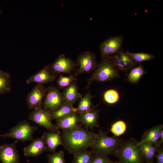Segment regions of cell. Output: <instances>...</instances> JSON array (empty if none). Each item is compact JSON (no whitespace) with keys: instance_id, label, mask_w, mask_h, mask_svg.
I'll return each instance as SVG.
<instances>
[{"instance_id":"e575fe53","label":"cell","mask_w":163,"mask_h":163,"mask_svg":"<svg viewBox=\"0 0 163 163\" xmlns=\"http://www.w3.org/2000/svg\"><path fill=\"white\" fill-rule=\"evenodd\" d=\"M110 163H121L119 161H112Z\"/></svg>"},{"instance_id":"5b68a950","label":"cell","mask_w":163,"mask_h":163,"mask_svg":"<svg viewBox=\"0 0 163 163\" xmlns=\"http://www.w3.org/2000/svg\"><path fill=\"white\" fill-rule=\"evenodd\" d=\"M37 129L38 127L32 126L27 121L23 120L11 128L9 132L0 134V137L12 138L22 142L32 140L33 135Z\"/></svg>"},{"instance_id":"1f68e13d","label":"cell","mask_w":163,"mask_h":163,"mask_svg":"<svg viewBox=\"0 0 163 163\" xmlns=\"http://www.w3.org/2000/svg\"><path fill=\"white\" fill-rule=\"evenodd\" d=\"M111 161L108 155L94 153L90 163H110Z\"/></svg>"},{"instance_id":"ac0fdd59","label":"cell","mask_w":163,"mask_h":163,"mask_svg":"<svg viewBox=\"0 0 163 163\" xmlns=\"http://www.w3.org/2000/svg\"><path fill=\"white\" fill-rule=\"evenodd\" d=\"M62 93L64 102L72 105L82 97L78 91L76 80L74 81L65 88Z\"/></svg>"},{"instance_id":"836d02e7","label":"cell","mask_w":163,"mask_h":163,"mask_svg":"<svg viewBox=\"0 0 163 163\" xmlns=\"http://www.w3.org/2000/svg\"><path fill=\"white\" fill-rule=\"evenodd\" d=\"M163 143V129H162L160 135V138L158 143V144L157 145V147L158 148L159 147H160L162 146V145Z\"/></svg>"},{"instance_id":"9c48e42d","label":"cell","mask_w":163,"mask_h":163,"mask_svg":"<svg viewBox=\"0 0 163 163\" xmlns=\"http://www.w3.org/2000/svg\"><path fill=\"white\" fill-rule=\"evenodd\" d=\"M124 41V38L121 35L110 37L102 42L99 46L101 56L113 55L119 52Z\"/></svg>"},{"instance_id":"7402d4cb","label":"cell","mask_w":163,"mask_h":163,"mask_svg":"<svg viewBox=\"0 0 163 163\" xmlns=\"http://www.w3.org/2000/svg\"><path fill=\"white\" fill-rule=\"evenodd\" d=\"M76 108L73 105L64 103L56 110L51 112L52 120H58L76 113Z\"/></svg>"},{"instance_id":"2e32d148","label":"cell","mask_w":163,"mask_h":163,"mask_svg":"<svg viewBox=\"0 0 163 163\" xmlns=\"http://www.w3.org/2000/svg\"><path fill=\"white\" fill-rule=\"evenodd\" d=\"M56 120V123L55 125L56 130L59 129L63 130H72L78 126V124L81 122L79 116L76 113Z\"/></svg>"},{"instance_id":"6da1fadb","label":"cell","mask_w":163,"mask_h":163,"mask_svg":"<svg viewBox=\"0 0 163 163\" xmlns=\"http://www.w3.org/2000/svg\"><path fill=\"white\" fill-rule=\"evenodd\" d=\"M96 134L79 126L71 130H63L62 144L69 153L74 155L90 147Z\"/></svg>"},{"instance_id":"30bf717a","label":"cell","mask_w":163,"mask_h":163,"mask_svg":"<svg viewBox=\"0 0 163 163\" xmlns=\"http://www.w3.org/2000/svg\"><path fill=\"white\" fill-rule=\"evenodd\" d=\"M51 71L54 74H69L76 67L75 62L66 57L64 54L59 55L52 64L49 65Z\"/></svg>"},{"instance_id":"ffe728a7","label":"cell","mask_w":163,"mask_h":163,"mask_svg":"<svg viewBox=\"0 0 163 163\" xmlns=\"http://www.w3.org/2000/svg\"><path fill=\"white\" fill-rule=\"evenodd\" d=\"M162 129L163 125L160 124L153 127L145 133L142 138L141 140L139 142L150 143L157 147Z\"/></svg>"},{"instance_id":"f1b7e54d","label":"cell","mask_w":163,"mask_h":163,"mask_svg":"<svg viewBox=\"0 0 163 163\" xmlns=\"http://www.w3.org/2000/svg\"><path fill=\"white\" fill-rule=\"evenodd\" d=\"M126 129L125 123L123 120H119L115 122L111 126V132L116 136H118L124 134Z\"/></svg>"},{"instance_id":"9a60e30c","label":"cell","mask_w":163,"mask_h":163,"mask_svg":"<svg viewBox=\"0 0 163 163\" xmlns=\"http://www.w3.org/2000/svg\"><path fill=\"white\" fill-rule=\"evenodd\" d=\"M47 148L45 142L42 137L33 140L24 149V156L26 157H36L42 154Z\"/></svg>"},{"instance_id":"83f0119b","label":"cell","mask_w":163,"mask_h":163,"mask_svg":"<svg viewBox=\"0 0 163 163\" xmlns=\"http://www.w3.org/2000/svg\"><path fill=\"white\" fill-rule=\"evenodd\" d=\"M103 97L106 103L109 104H113L118 101L120 95L117 91L111 89L106 91L104 93Z\"/></svg>"},{"instance_id":"277c9868","label":"cell","mask_w":163,"mask_h":163,"mask_svg":"<svg viewBox=\"0 0 163 163\" xmlns=\"http://www.w3.org/2000/svg\"><path fill=\"white\" fill-rule=\"evenodd\" d=\"M115 156L121 163H144L139 142L131 138L123 142Z\"/></svg>"},{"instance_id":"4316f807","label":"cell","mask_w":163,"mask_h":163,"mask_svg":"<svg viewBox=\"0 0 163 163\" xmlns=\"http://www.w3.org/2000/svg\"><path fill=\"white\" fill-rule=\"evenodd\" d=\"M93 154L86 150L77 152L73 155L72 163H90Z\"/></svg>"},{"instance_id":"d6986e66","label":"cell","mask_w":163,"mask_h":163,"mask_svg":"<svg viewBox=\"0 0 163 163\" xmlns=\"http://www.w3.org/2000/svg\"><path fill=\"white\" fill-rule=\"evenodd\" d=\"M99 110L95 109L80 114L79 117L82 123L92 129L98 126Z\"/></svg>"},{"instance_id":"8fae6325","label":"cell","mask_w":163,"mask_h":163,"mask_svg":"<svg viewBox=\"0 0 163 163\" xmlns=\"http://www.w3.org/2000/svg\"><path fill=\"white\" fill-rule=\"evenodd\" d=\"M47 93L42 85L37 84L28 93L26 97L27 106L30 109L42 107V101Z\"/></svg>"},{"instance_id":"7c38bea8","label":"cell","mask_w":163,"mask_h":163,"mask_svg":"<svg viewBox=\"0 0 163 163\" xmlns=\"http://www.w3.org/2000/svg\"><path fill=\"white\" fill-rule=\"evenodd\" d=\"M16 142L0 146V161L2 163H19V156Z\"/></svg>"},{"instance_id":"e0dca14e","label":"cell","mask_w":163,"mask_h":163,"mask_svg":"<svg viewBox=\"0 0 163 163\" xmlns=\"http://www.w3.org/2000/svg\"><path fill=\"white\" fill-rule=\"evenodd\" d=\"M42 137L46 143L47 150L50 152H55L57 146L62 144L61 133L59 131L45 133Z\"/></svg>"},{"instance_id":"44dd1931","label":"cell","mask_w":163,"mask_h":163,"mask_svg":"<svg viewBox=\"0 0 163 163\" xmlns=\"http://www.w3.org/2000/svg\"><path fill=\"white\" fill-rule=\"evenodd\" d=\"M139 145L146 163L153 162L158 148L147 142H139Z\"/></svg>"},{"instance_id":"484cf974","label":"cell","mask_w":163,"mask_h":163,"mask_svg":"<svg viewBox=\"0 0 163 163\" xmlns=\"http://www.w3.org/2000/svg\"><path fill=\"white\" fill-rule=\"evenodd\" d=\"M125 53L136 63L152 60L155 58L154 56L152 54L144 52L133 53L128 50L125 51Z\"/></svg>"},{"instance_id":"d590c367","label":"cell","mask_w":163,"mask_h":163,"mask_svg":"<svg viewBox=\"0 0 163 163\" xmlns=\"http://www.w3.org/2000/svg\"><path fill=\"white\" fill-rule=\"evenodd\" d=\"M3 13V11L2 9L1 8V7L0 5V14H2Z\"/></svg>"},{"instance_id":"d6a6232c","label":"cell","mask_w":163,"mask_h":163,"mask_svg":"<svg viewBox=\"0 0 163 163\" xmlns=\"http://www.w3.org/2000/svg\"><path fill=\"white\" fill-rule=\"evenodd\" d=\"M156 155L155 157L156 158L157 163H163V149L162 146L158 148Z\"/></svg>"},{"instance_id":"cb8c5ba5","label":"cell","mask_w":163,"mask_h":163,"mask_svg":"<svg viewBox=\"0 0 163 163\" xmlns=\"http://www.w3.org/2000/svg\"><path fill=\"white\" fill-rule=\"evenodd\" d=\"M147 72L144 69L142 63H139L137 66L131 69L127 76V80L131 83H136Z\"/></svg>"},{"instance_id":"5bb4252c","label":"cell","mask_w":163,"mask_h":163,"mask_svg":"<svg viewBox=\"0 0 163 163\" xmlns=\"http://www.w3.org/2000/svg\"><path fill=\"white\" fill-rule=\"evenodd\" d=\"M110 56L114 64L119 71H123L126 73L129 70L135 67L136 64L122 49Z\"/></svg>"},{"instance_id":"3957f363","label":"cell","mask_w":163,"mask_h":163,"mask_svg":"<svg viewBox=\"0 0 163 163\" xmlns=\"http://www.w3.org/2000/svg\"><path fill=\"white\" fill-rule=\"evenodd\" d=\"M123 142L117 136H109L105 133L100 132L96 134L90 147L93 153L115 156Z\"/></svg>"},{"instance_id":"4fadbf2b","label":"cell","mask_w":163,"mask_h":163,"mask_svg":"<svg viewBox=\"0 0 163 163\" xmlns=\"http://www.w3.org/2000/svg\"><path fill=\"white\" fill-rule=\"evenodd\" d=\"M57 75L54 74L50 70L49 65H47L36 73L28 78L26 81L27 84L37 83L42 85L53 82Z\"/></svg>"},{"instance_id":"7a4b0ae2","label":"cell","mask_w":163,"mask_h":163,"mask_svg":"<svg viewBox=\"0 0 163 163\" xmlns=\"http://www.w3.org/2000/svg\"><path fill=\"white\" fill-rule=\"evenodd\" d=\"M119 71L114 64L110 56H101L97 67L91 76L87 79V84L84 89L88 88L94 81L104 82L119 78Z\"/></svg>"},{"instance_id":"4dcf8cb0","label":"cell","mask_w":163,"mask_h":163,"mask_svg":"<svg viewBox=\"0 0 163 163\" xmlns=\"http://www.w3.org/2000/svg\"><path fill=\"white\" fill-rule=\"evenodd\" d=\"M47 161L49 163H66L64 153L61 151L49 155H47Z\"/></svg>"},{"instance_id":"8d00e7d4","label":"cell","mask_w":163,"mask_h":163,"mask_svg":"<svg viewBox=\"0 0 163 163\" xmlns=\"http://www.w3.org/2000/svg\"><path fill=\"white\" fill-rule=\"evenodd\" d=\"M153 163V162H147V163Z\"/></svg>"},{"instance_id":"d4e9b609","label":"cell","mask_w":163,"mask_h":163,"mask_svg":"<svg viewBox=\"0 0 163 163\" xmlns=\"http://www.w3.org/2000/svg\"><path fill=\"white\" fill-rule=\"evenodd\" d=\"M11 83L10 74L0 70V95L11 91Z\"/></svg>"},{"instance_id":"f546056e","label":"cell","mask_w":163,"mask_h":163,"mask_svg":"<svg viewBox=\"0 0 163 163\" xmlns=\"http://www.w3.org/2000/svg\"><path fill=\"white\" fill-rule=\"evenodd\" d=\"M75 80H76V78L72 74H71L67 76L60 75L57 80L56 83L59 88H65L72 82Z\"/></svg>"},{"instance_id":"ba28073f","label":"cell","mask_w":163,"mask_h":163,"mask_svg":"<svg viewBox=\"0 0 163 163\" xmlns=\"http://www.w3.org/2000/svg\"><path fill=\"white\" fill-rule=\"evenodd\" d=\"M28 119L37 124L43 126L51 131L56 130L55 125L53 124L51 112L42 107L34 109L28 115Z\"/></svg>"},{"instance_id":"8992f818","label":"cell","mask_w":163,"mask_h":163,"mask_svg":"<svg viewBox=\"0 0 163 163\" xmlns=\"http://www.w3.org/2000/svg\"><path fill=\"white\" fill-rule=\"evenodd\" d=\"M75 62L76 66L78 67L74 73L75 77L80 74L88 73L94 70L98 64L95 54L89 51L79 54Z\"/></svg>"},{"instance_id":"603a6c76","label":"cell","mask_w":163,"mask_h":163,"mask_svg":"<svg viewBox=\"0 0 163 163\" xmlns=\"http://www.w3.org/2000/svg\"><path fill=\"white\" fill-rule=\"evenodd\" d=\"M92 96L90 91H89L83 97H82L76 108V114H81L91 110L95 109L91 101Z\"/></svg>"},{"instance_id":"52a82bcc","label":"cell","mask_w":163,"mask_h":163,"mask_svg":"<svg viewBox=\"0 0 163 163\" xmlns=\"http://www.w3.org/2000/svg\"><path fill=\"white\" fill-rule=\"evenodd\" d=\"M64 103L62 93L57 88L52 85L47 88V93L43 104V109L51 112Z\"/></svg>"}]
</instances>
